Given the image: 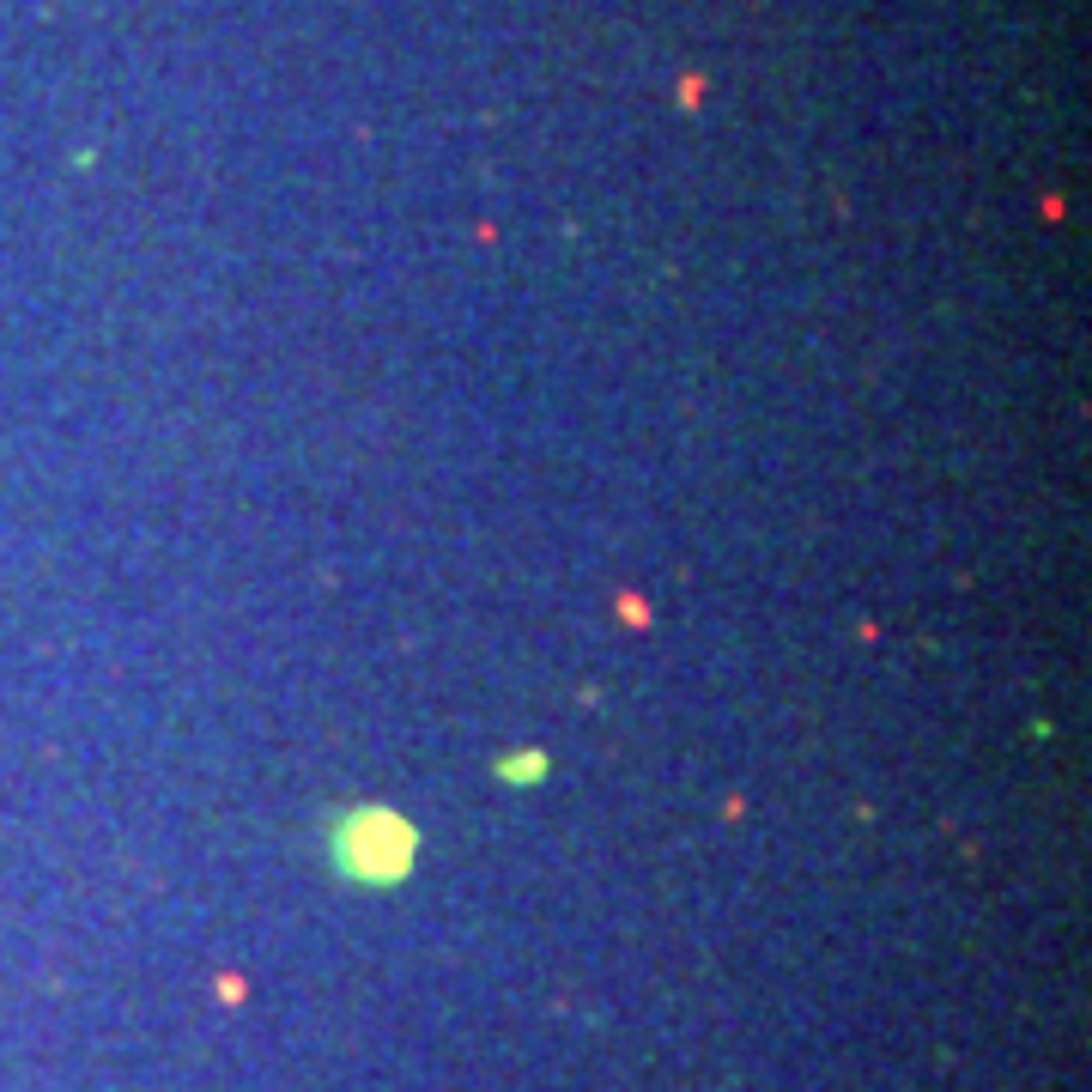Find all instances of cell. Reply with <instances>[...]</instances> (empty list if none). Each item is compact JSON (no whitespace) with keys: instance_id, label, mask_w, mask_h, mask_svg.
Segmentation results:
<instances>
[{"instance_id":"cell-1","label":"cell","mask_w":1092,"mask_h":1092,"mask_svg":"<svg viewBox=\"0 0 1092 1092\" xmlns=\"http://www.w3.org/2000/svg\"><path fill=\"white\" fill-rule=\"evenodd\" d=\"M419 831L414 819L389 814V807H353L334 826V868L353 886H401L414 874Z\"/></svg>"},{"instance_id":"cell-2","label":"cell","mask_w":1092,"mask_h":1092,"mask_svg":"<svg viewBox=\"0 0 1092 1092\" xmlns=\"http://www.w3.org/2000/svg\"><path fill=\"white\" fill-rule=\"evenodd\" d=\"M498 777L504 783H541L547 777V753H510V759L498 765Z\"/></svg>"}]
</instances>
